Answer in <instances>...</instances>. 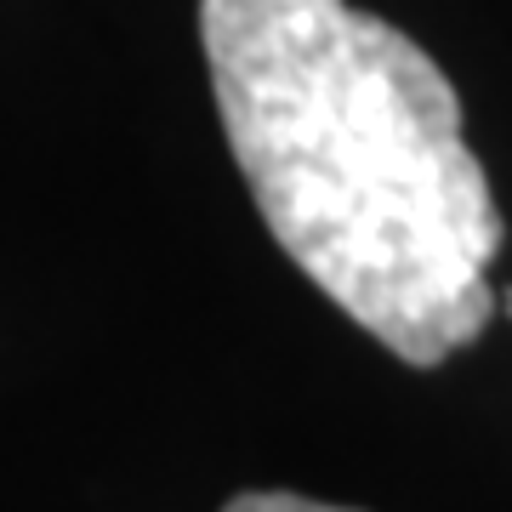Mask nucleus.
I'll use <instances>...</instances> for the list:
<instances>
[{
	"label": "nucleus",
	"instance_id": "nucleus-1",
	"mask_svg": "<svg viewBox=\"0 0 512 512\" xmlns=\"http://www.w3.org/2000/svg\"><path fill=\"white\" fill-rule=\"evenodd\" d=\"M200 46L279 251L404 365L473 348L507 222L439 63L348 0H200Z\"/></svg>",
	"mask_w": 512,
	"mask_h": 512
},
{
	"label": "nucleus",
	"instance_id": "nucleus-2",
	"mask_svg": "<svg viewBox=\"0 0 512 512\" xmlns=\"http://www.w3.org/2000/svg\"><path fill=\"white\" fill-rule=\"evenodd\" d=\"M222 512H359V507H330V501H313V495L296 490H245Z\"/></svg>",
	"mask_w": 512,
	"mask_h": 512
},
{
	"label": "nucleus",
	"instance_id": "nucleus-3",
	"mask_svg": "<svg viewBox=\"0 0 512 512\" xmlns=\"http://www.w3.org/2000/svg\"><path fill=\"white\" fill-rule=\"evenodd\" d=\"M495 313H501V319H512V285L501 296H495Z\"/></svg>",
	"mask_w": 512,
	"mask_h": 512
}]
</instances>
